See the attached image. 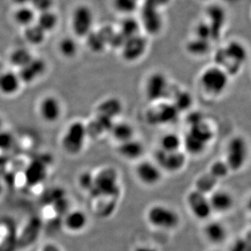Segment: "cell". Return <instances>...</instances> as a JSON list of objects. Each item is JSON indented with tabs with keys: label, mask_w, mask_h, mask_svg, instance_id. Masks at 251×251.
I'll return each mask as SVG.
<instances>
[{
	"label": "cell",
	"mask_w": 251,
	"mask_h": 251,
	"mask_svg": "<svg viewBox=\"0 0 251 251\" xmlns=\"http://www.w3.org/2000/svg\"><path fill=\"white\" fill-rule=\"evenodd\" d=\"M247 48L238 41H230L219 48L214 55L215 65L225 70L229 76L237 75L247 60Z\"/></svg>",
	"instance_id": "obj_1"
},
{
	"label": "cell",
	"mask_w": 251,
	"mask_h": 251,
	"mask_svg": "<svg viewBox=\"0 0 251 251\" xmlns=\"http://www.w3.org/2000/svg\"><path fill=\"white\" fill-rule=\"evenodd\" d=\"M121 190L118 174L112 168H104L95 174L92 190L89 193L95 199H116Z\"/></svg>",
	"instance_id": "obj_2"
},
{
	"label": "cell",
	"mask_w": 251,
	"mask_h": 251,
	"mask_svg": "<svg viewBox=\"0 0 251 251\" xmlns=\"http://www.w3.org/2000/svg\"><path fill=\"white\" fill-rule=\"evenodd\" d=\"M229 81V75L215 64L204 69L199 76L200 87L211 97H220L224 95L228 87Z\"/></svg>",
	"instance_id": "obj_3"
},
{
	"label": "cell",
	"mask_w": 251,
	"mask_h": 251,
	"mask_svg": "<svg viewBox=\"0 0 251 251\" xmlns=\"http://www.w3.org/2000/svg\"><path fill=\"white\" fill-rule=\"evenodd\" d=\"M214 133L212 128L203 121L195 126H190L185 138L182 140L185 151L198 155L205 151L209 143L213 139Z\"/></svg>",
	"instance_id": "obj_4"
},
{
	"label": "cell",
	"mask_w": 251,
	"mask_h": 251,
	"mask_svg": "<svg viewBox=\"0 0 251 251\" xmlns=\"http://www.w3.org/2000/svg\"><path fill=\"white\" fill-rule=\"evenodd\" d=\"M88 138L86 125L75 121L68 126L62 137V148L69 155H77L83 151Z\"/></svg>",
	"instance_id": "obj_5"
},
{
	"label": "cell",
	"mask_w": 251,
	"mask_h": 251,
	"mask_svg": "<svg viewBox=\"0 0 251 251\" xmlns=\"http://www.w3.org/2000/svg\"><path fill=\"white\" fill-rule=\"evenodd\" d=\"M173 90L170 81L161 72L151 74L145 83V97L152 103L164 102L171 97Z\"/></svg>",
	"instance_id": "obj_6"
},
{
	"label": "cell",
	"mask_w": 251,
	"mask_h": 251,
	"mask_svg": "<svg viewBox=\"0 0 251 251\" xmlns=\"http://www.w3.org/2000/svg\"><path fill=\"white\" fill-rule=\"evenodd\" d=\"M148 223L160 230H173L180 224V217L176 211L164 205H154L147 213Z\"/></svg>",
	"instance_id": "obj_7"
},
{
	"label": "cell",
	"mask_w": 251,
	"mask_h": 251,
	"mask_svg": "<svg viewBox=\"0 0 251 251\" xmlns=\"http://www.w3.org/2000/svg\"><path fill=\"white\" fill-rule=\"evenodd\" d=\"M95 13L88 5L76 6L72 12L71 28L76 38H84L94 30Z\"/></svg>",
	"instance_id": "obj_8"
},
{
	"label": "cell",
	"mask_w": 251,
	"mask_h": 251,
	"mask_svg": "<svg viewBox=\"0 0 251 251\" xmlns=\"http://www.w3.org/2000/svg\"><path fill=\"white\" fill-rule=\"evenodd\" d=\"M248 156V146L247 141L241 136H235L230 139L226 148L225 161L231 172H237L242 169L247 162Z\"/></svg>",
	"instance_id": "obj_9"
},
{
	"label": "cell",
	"mask_w": 251,
	"mask_h": 251,
	"mask_svg": "<svg viewBox=\"0 0 251 251\" xmlns=\"http://www.w3.org/2000/svg\"><path fill=\"white\" fill-rule=\"evenodd\" d=\"M148 49V40L141 33L127 38L121 46L122 59L128 63H134L142 59Z\"/></svg>",
	"instance_id": "obj_10"
},
{
	"label": "cell",
	"mask_w": 251,
	"mask_h": 251,
	"mask_svg": "<svg viewBox=\"0 0 251 251\" xmlns=\"http://www.w3.org/2000/svg\"><path fill=\"white\" fill-rule=\"evenodd\" d=\"M154 163L162 171L177 173L185 167L186 156L181 151L169 152L159 149L154 154Z\"/></svg>",
	"instance_id": "obj_11"
},
{
	"label": "cell",
	"mask_w": 251,
	"mask_h": 251,
	"mask_svg": "<svg viewBox=\"0 0 251 251\" xmlns=\"http://www.w3.org/2000/svg\"><path fill=\"white\" fill-rule=\"evenodd\" d=\"M155 104L147 112V117L149 123L153 125H171L177 121L180 112L176 109L172 102H161Z\"/></svg>",
	"instance_id": "obj_12"
},
{
	"label": "cell",
	"mask_w": 251,
	"mask_h": 251,
	"mask_svg": "<svg viewBox=\"0 0 251 251\" xmlns=\"http://www.w3.org/2000/svg\"><path fill=\"white\" fill-rule=\"evenodd\" d=\"M186 203L193 216L198 220L204 221L212 214L208 195H203L198 190H193L186 197Z\"/></svg>",
	"instance_id": "obj_13"
},
{
	"label": "cell",
	"mask_w": 251,
	"mask_h": 251,
	"mask_svg": "<svg viewBox=\"0 0 251 251\" xmlns=\"http://www.w3.org/2000/svg\"><path fill=\"white\" fill-rule=\"evenodd\" d=\"M139 22L141 26L143 27L147 33L151 35H156L160 33L164 26L161 10L144 3L142 7Z\"/></svg>",
	"instance_id": "obj_14"
},
{
	"label": "cell",
	"mask_w": 251,
	"mask_h": 251,
	"mask_svg": "<svg viewBox=\"0 0 251 251\" xmlns=\"http://www.w3.org/2000/svg\"><path fill=\"white\" fill-rule=\"evenodd\" d=\"M63 113L61 102L58 98L48 95L41 100L38 105V114L43 121L52 124L59 121Z\"/></svg>",
	"instance_id": "obj_15"
},
{
	"label": "cell",
	"mask_w": 251,
	"mask_h": 251,
	"mask_svg": "<svg viewBox=\"0 0 251 251\" xmlns=\"http://www.w3.org/2000/svg\"><path fill=\"white\" fill-rule=\"evenodd\" d=\"M47 63L44 59L33 57L28 64L18 69L17 74L22 83H33L44 75L47 71Z\"/></svg>",
	"instance_id": "obj_16"
},
{
	"label": "cell",
	"mask_w": 251,
	"mask_h": 251,
	"mask_svg": "<svg viewBox=\"0 0 251 251\" xmlns=\"http://www.w3.org/2000/svg\"><path fill=\"white\" fill-rule=\"evenodd\" d=\"M136 175L143 185L153 186L161 180L162 170L154 162L144 160L136 168Z\"/></svg>",
	"instance_id": "obj_17"
},
{
	"label": "cell",
	"mask_w": 251,
	"mask_h": 251,
	"mask_svg": "<svg viewBox=\"0 0 251 251\" xmlns=\"http://www.w3.org/2000/svg\"><path fill=\"white\" fill-rule=\"evenodd\" d=\"M207 24L211 28L212 33V40H216L221 37L224 27L226 25V12L221 5L213 4L206 9Z\"/></svg>",
	"instance_id": "obj_18"
},
{
	"label": "cell",
	"mask_w": 251,
	"mask_h": 251,
	"mask_svg": "<svg viewBox=\"0 0 251 251\" xmlns=\"http://www.w3.org/2000/svg\"><path fill=\"white\" fill-rule=\"evenodd\" d=\"M124 105L121 100L117 97H107L102 100L96 107V115L103 116L116 121V119L123 112Z\"/></svg>",
	"instance_id": "obj_19"
},
{
	"label": "cell",
	"mask_w": 251,
	"mask_h": 251,
	"mask_svg": "<svg viewBox=\"0 0 251 251\" xmlns=\"http://www.w3.org/2000/svg\"><path fill=\"white\" fill-rule=\"evenodd\" d=\"M209 201L213 212L225 213L232 208L233 199L231 194L223 190H214L208 195Z\"/></svg>",
	"instance_id": "obj_20"
},
{
	"label": "cell",
	"mask_w": 251,
	"mask_h": 251,
	"mask_svg": "<svg viewBox=\"0 0 251 251\" xmlns=\"http://www.w3.org/2000/svg\"><path fill=\"white\" fill-rule=\"evenodd\" d=\"M22 82L17 73L12 71L0 72V94L12 96L18 93Z\"/></svg>",
	"instance_id": "obj_21"
},
{
	"label": "cell",
	"mask_w": 251,
	"mask_h": 251,
	"mask_svg": "<svg viewBox=\"0 0 251 251\" xmlns=\"http://www.w3.org/2000/svg\"><path fill=\"white\" fill-rule=\"evenodd\" d=\"M116 121L103 116H99L95 114V117L86 125L88 138H97L103 135L105 133H109L113 124Z\"/></svg>",
	"instance_id": "obj_22"
},
{
	"label": "cell",
	"mask_w": 251,
	"mask_h": 251,
	"mask_svg": "<svg viewBox=\"0 0 251 251\" xmlns=\"http://www.w3.org/2000/svg\"><path fill=\"white\" fill-rule=\"evenodd\" d=\"M88 217L81 210L70 211L65 215L64 225L68 231L71 232H80L87 226Z\"/></svg>",
	"instance_id": "obj_23"
},
{
	"label": "cell",
	"mask_w": 251,
	"mask_h": 251,
	"mask_svg": "<svg viewBox=\"0 0 251 251\" xmlns=\"http://www.w3.org/2000/svg\"><path fill=\"white\" fill-rule=\"evenodd\" d=\"M118 152L121 157L128 160H137L144 153V147L138 140L133 139L120 143Z\"/></svg>",
	"instance_id": "obj_24"
},
{
	"label": "cell",
	"mask_w": 251,
	"mask_h": 251,
	"mask_svg": "<svg viewBox=\"0 0 251 251\" xmlns=\"http://www.w3.org/2000/svg\"><path fill=\"white\" fill-rule=\"evenodd\" d=\"M204 235L207 241L211 243L221 244L227 237V230L221 222L211 221L204 227Z\"/></svg>",
	"instance_id": "obj_25"
},
{
	"label": "cell",
	"mask_w": 251,
	"mask_h": 251,
	"mask_svg": "<svg viewBox=\"0 0 251 251\" xmlns=\"http://www.w3.org/2000/svg\"><path fill=\"white\" fill-rule=\"evenodd\" d=\"M134 133L135 130L131 124L126 121H116L113 124L109 133L112 135V138L120 144L133 139Z\"/></svg>",
	"instance_id": "obj_26"
},
{
	"label": "cell",
	"mask_w": 251,
	"mask_h": 251,
	"mask_svg": "<svg viewBox=\"0 0 251 251\" xmlns=\"http://www.w3.org/2000/svg\"><path fill=\"white\" fill-rule=\"evenodd\" d=\"M37 18V12L30 6H19L13 14V20L19 26H29L34 24Z\"/></svg>",
	"instance_id": "obj_27"
},
{
	"label": "cell",
	"mask_w": 251,
	"mask_h": 251,
	"mask_svg": "<svg viewBox=\"0 0 251 251\" xmlns=\"http://www.w3.org/2000/svg\"><path fill=\"white\" fill-rule=\"evenodd\" d=\"M35 23L45 33H50L52 32L58 25L59 17L52 10H48V11L37 13Z\"/></svg>",
	"instance_id": "obj_28"
},
{
	"label": "cell",
	"mask_w": 251,
	"mask_h": 251,
	"mask_svg": "<svg viewBox=\"0 0 251 251\" xmlns=\"http://www.w3.org/2000/svg\"><path fill=\"white\" fill-rule=\"evenodd\" d=\"M172 103L178 112H183L190 109L193 104L192 95L187 90H177L173 91L171 95Z\"/></svg>",
	"instance_id": "obj_29"
},
{
	"label": "cell",
	"mask_w": 251,
	"mask_h": 251,
	"mask_svg": "<svg viewBox=\"0 0 251 251\" xmlns=\"http://www.w3.org/2000/svg\"><path fill=\"white\" fill-rule=\"evenodd\" d=\"M58 50L65 59H74L77 55L79 46L76 38L70 36L62 38L58 43Z\"/></svg>",
	"instance_id": "obj_30"
},
{
	"label": "cell",
	"mask_w": 251,
	"mask_h": 251,
	"mask_svg": "<svg viewBox=\"0 0 251 251\" xmlns=\"http://www.w3.org/2000/svg\"><path fill=\"white\" fill-rule=\"evenodd\" d=\"M218 183L219 180L207 172L198 176L195 180V190L203 195H211L214 190H216Z\"/></svg>",
	"instance_id": "obj_31"
},
{
	"label": "cell",
	"mask_w": 251,
	"mask_h": 251,
	"mask_svg": "<svg viewBox=\"0 0 251 251\" xmlns=\"http://www.w3.org/2000/svg\"><path fill=\"white\" fill-rule=\"evenodd\" d=\"M141 24L138 20L133 18L131 16H127L124 18L119 25V33L125 39L131 38L133 36L140 34L141 31Z\"/></svg>",
	"instance_id": "obj_32"
},
{
	"label": "cell",
	"mask_w": 251,
	"mask_h": 251,
	"mask_svg": "<svg viewBox=\"0 0 251 251\" xmlns=\"http://www.w3.org/2000/svg\"><path fill=\"white\" fill-rule=\"evenodd\" d=\"M87 48L92 52L101 53L107 48V42L103 38L102 33L99 30H94L90 32L85 38Z\"/></svg>",
	"instance_id": "obj_33"
},
{
	"label": "cell",
	"mask_w": 251,
	"mask_h": 251,
	"mask_svg": "<svg viewBox=\"0 0 251 251\" xmlns=\"http://www.w3.org/2000/svg\"><path fill=\"white\" fill-rule=\"evenodd\" d=\"M211 48V42L201 38H192L186 44V50L190 55L200 57L206 55Z\"/></svg>",
	"instance_id": "obj_34"
},
{
	"label": "cell",
	"mask_w": 251,
	"mask_h": 251,
	"mask_svg": "<svg viewBox=\"0 0 251 251\" xmlns=\"http://www.w3.org/2000/svg\"><path fill=\"white\" fill-rule=\"evenodd\" d=\"M46 36L47 33H45L36 23L25 28V39L30 45L39 46L43 44L45 41Z\"/></svg>",
	"instance_id": "obj_35"
},
{
	"label": "cell",
	"mask_w": 251,
	"mask_h": 251,
	"mask_svg": "<svg viewBox=\"0 0 251 251\" xmlns=\"http://www.w3.org/2000/svg\"><path fill=\"white\" fill-rule=\"evenodd\" d=\"M182 139L175 133H165L159 141V149L164 151H177L182 147Z\"/></svg>",
	"instance_id": "obj_36"
},
{
	"label": "cell",
	"mask_w": 251,
	"mask_h": 251,
	"mask_svg": "<svg viewBox=\"0 0 251 251\" xmlns=\"http://www.w3.org/2000/svg\"><path fill=\"white\" fill-rule=\"evenodd\" d=\"M32 53L25 48H17L10 53L9 61L12 66L17 69H22L33 59Z\"/></svg>",
	"instance_id": "obj_37"
},
{
	"label": "cell",
	"mask_w": 251,
	"mask_h": 251,
	"mask_svg": "<svg viewBox=\"0 0 251 251\" xmlns=\"http://www.w3.org/2000/svg\"><path fill=\"white\" fill-rule=\"evenodd\" d=\"M114 8L122 14L130 16L138 6V0H113Z\"/></svg>",
	"instance_id": "obj_38"
},
{
	"label": "cell",
	"mask_w": 251,
	"mask_h": 251,
	"mask_svg": "<svg viewBox=\"0 0 251 251\" xmlns=\"http://www.w3.org/2000/svg\"><path fill=\"white\" fill-rule=\"evenodd\" d=\"M230 172L231 171L225 160H217L213 162L208 171V173L213 176L214 177L219 181L221 179L226 177L229 174Z\"/></svg>",
	"instance_id": "obj_39"
},
{
	"label": "cell",
	"mask_w": 251,
	"mask_h": 251,
	"mask_svg": "<svg viewBox=\"0 0 251 251\" xmlns=\"http://www.w3.org/2000/svg\"><path fill=\"white\" fill-rule=\"evenodd\" d=\"M95 181V174H93L90 171H84L79 175L77 182L81 190L86 192H90L92 190L93 185Z\"/></svg>",
	"instance_id": "obj_40"
},
{
	"label": "cell",
	"mask_w": 251,
	"mask_h": 251,
	"mask_svg": "<svg viewBox=\"0 0 251 251\" xmlns=\"http://www.w3.org/2000/svg\"><path fill=\"white\" fill-rule=\"evenodd\" d=\"M195 37L211 42L212 40V33L211 28L206 22H201L197 25L195 28Z\"/></svg>",
	"instance_id": "obj_41"
},
{
	"label": "cell",
	"mask_w": 251,
	"mask_h": 251,
	"mask_svg": "<svg viewBox=\"0 0 251 251\" xmlns=\"http://www.w3.org/2000/svg\"><path fill=\"white\" fill-rule=\"evenodd\" d=\"M14 136L12 133L4 131H0V151H7L14 145Z\"/></svg>",
	"instance_id": "obj_42"
},
{
	"label": "cell",
	"mask_w": 251,
	"mask_h": 251,
	"mask_svg": "<svg viewBox=\"0 0 251 251\" xmlns=\"http://www.w3.org/2000/svg\"><path fill=\"white\" fill-rule=\"evenodd\" d=\"M53 3H54V0H31L29 6L33 7L36 12L38 13V12L51 10Z\"/></svg>",
	"instance_id": "obj_43"
},
{
	"label": "cell",
	"mask_w": 251,
	"mask_h": 251,
	"mask_svg": "<svg viewBox=\"0 0 251 251\" xmlns=\"http://www.w3.org/2000/svg\"><path fill=\"white\" fill-rule=\"evenodd\" d=\"M203 121H205V119H204L203 115L200 112H190L188 115L187 120H186L189 127L201 123Z\"/></svg>",
	"instance_id": "obj_44"
},
{
	"label": "cell",
	"mask_w": 251,
	"mask_h": 251,
	"mask_svg": "<svg viewBox=\"0 0 251 251\" xmlns=\"http://www.w3.org/2000/svg\"><path fill=\"white\" fill-rule=\"evenodd\" d=\"M250 243L246 239L237 240L230 251H250Z\"/></svg>",
	"instance_id": "obj_45"
},
{
	"label": "cell",
	"mask_w": 251,
	"mask_h": 251,
	"mask_svg": "<svg viewBox=\"0 0 251 251\" xmlns=\"http://www.w3.org/2000/svg\"><path fill=\"white\" fill-rule=\"evenodd\" d=\"M170 2L171 0H145L144 3L161 10L163 7H166Z\"/></svg>",
	"instance_id": "obj_46"
},
{
	"label": "cell",
	"mask_w": 251,
	"mask_h": 251,
	"mask_svg": "<svg viewBox=\"0 0 251 251\" xmlns=\"http://www.w3.org/2000/svg\"><path fill=\"white\" fill-rule=\"evenodd\" d=\"M41 251H62L60 247L55 243H47L43 246Z\"/></svg>",
	"instance_id": "obj_47"
},
{
	"label": "cell",
	"mask_w": 251,
	"mask_h": 251,
	"mask_svg": "<svg viewBox=\"0 0 251 251\" xmlns=\"http://www.w3.org/2000/svg\"><path fill=\"white\" fill-rule=\"evenodd\" d=\"M133 251H158L156 248L151 246H147V245H142L139 247H136Z\"/></svg>",
	"instance_id": "obj_48"
},
{
	"label": "cell",
	"mask_w": 251,
	"mask_h": 251,
	"mask_svg": "<svg viewBox=\"0 0 251 251\" xmlns=\"http://www.w3.org/2000/svg\"><path fill=\"white\" fill-rule=\"evenodd\" d=\"M7 160L4 156L0 155V176L3 174L5 169L7 168Z\"/></svg>",
	"instance_id": "obj_49"
},
{
	"label": "cell",
	"mask_w": 251,
	"mask_h": 251,
	"mask_svg": "<svg viewBox=\"0 0 251 251\" xmlns=\"http://www.w3.org/2000/svg\"><path fill=\"white\" fill-rule=\"evenodd\" d=\"M18 6H29L31 0H13Z\"/></svg>",
	"instance_id": "obj_50"
},
{
	"label": "cell",
	"mask_w": 251,
	"mask_h": 251,
	"mask_svg": "<svg viewBox=\"0 0 251 251\" xmlns=\"http://www.w3.org/2000/svg\"><path fill=\"white\" fill-rule=\"evenodd\" d=\"M3 191H4V186H3L2 181L0 180V197L2 196Z\"/></svg>",
	"instance_id": "obj_51"
},
{
	"label": "cell",
	"mask_w": 251,
	"mask_h": 251,
	"mask_svg": "<svg viewBox=\"0 0 251 251\" xmlns=\"http://www.w3.org/2000/svg\"><path fill=\"white\" fill-rule=\"evenodd\" d=\"M2 127H3V121H2V119L0 117V131L2 130Z\"/></svg>",
	"instance_id": "obj_52"
},
{
	"label": "cell",
	"mask_w": 251,
	"mask_h": 251,
	"mask_svg": "<svg viewBox=\"0 0 251 251\" xmlns=\"http://www.w3.org/2000/svg\"><path fill=\"white\" fill-rule=\"evenodd\" d=\"M0 71H1V63H0Z\"/></svg>",
	"instance_id": "obj_53"
},
{
	"label": "cell",
	"mask_w": 251,
	"mask_h": 251,
	"mask_svg": "<svg viewBox=\"0 0 251 251\" xmlns=\"http://www.w3.org/2000/svg\"></svg>",
	"instance_id": "obj_54"
},
{
	"label": "cell",
	"mask_w": 251,
	"mask_h": 251,
	"mask_svg": "<svg viewBox=\"0 0 251 251\" xmlns=\"http://www.w3.org/2000/svg\"><path fill=\"white\" fill-rule=\"evenodd\" d=\"M138 1H139V0H138Z\"/></svg>",
	"instance_id": "obj_55"
},
{
	"label": "cell",
	"mask_w": 251,
	"mask_h": 251,
	"mask_svg": "<svg viewBox=\"0 0 251 251\" xmlns=\"http://www.w3.org/2000/svg\"><path fill=\"white\" fill-rule=\"evenodd\" d=\"M205 1H206V0H205Z\"/></svg>",
	"instance_id": "obj_56"
}]
</instances>
